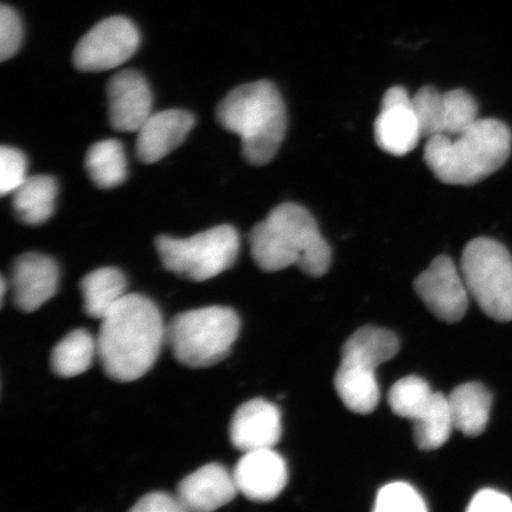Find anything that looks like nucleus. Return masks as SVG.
Here are the masks:
<instances>
[{
  "mask_svg": "<svg viewBox=\"0 0 512 512\" xmlns=\"http://www.w3.org/2000/svg\"><path fill=\"white\" fill-rule=\"evenodd\" d=\"M0 288H2V291H0V296H2V305L4 304V298L6 293V288H8V285H6V280L4 277H2V283H0Z\"/></svg>",
  "mask_w": 512,
  "mask_h": 512,
  "instance_id": "obj_31",
  "label": "nucleus"
},
{
  "mask_svg": "<svg viewBox=\"0 0 512 512\" xmlns=\"http://www.w3.org/2000/svg\"><path fill=\"white\" fill-rule=\"evenodd\" d=\"M240 328L239 315L230 307H202L172 319L166 326V343L184 366L213 367L229 355Z\"/></svg>",
  "mask_w": 512,
  "mask_h": 512,
  "instance_id": "obj_6",
  "label": "nucleus"
},
{
  "mask_svg": "<svg viewBox=\"0 0 512 512\" xmlns=\"http://www.w3.org/2000/svg\"><path fill=\"white\" fill-rule=\"evenodd\" d=\"M156 248L166 270L200 283L234 266L240 252V238L234 227L224 224L189 239L158 236Z\"/></svg>",
  "mask_w": 512,
  "mask_h": 512,
  "instance_id": "obj_7",
  "label": "nucleus"
},
{
  "mask_svg": "<svg viewBox=\"0 0 512 512\" xmlns=\"http://www.w3.org/2000/svg\"><path fill=\"white\" fill-rule=\"evenodd\" d=\"M236 488L249 501L266 503L285 489L287 465L274 448L246 452L233 471Z\"/></svg>",
  "mask_w": 512,
  "mask_h": 512,
  "instance_id": "obj_15",
  "label": "nucleus"
},
{
  "mask_svg": "<svg viewBox=\"0 0 512 512\" xmlns=\"http://www.w3.org/2000/svg\"><path fill=\"white\" fill-rule=\"evenodd\" d=\"M434 395L435 392L424 379L419 376H407L390 389L388 403L400 418L413 421L431 405Z\"/></svg>",
  "mask_w": 512,
  "mask_h": 512,
  "instance_id": "obj_25",
  "label": "nucleus"
},
{
  "mask_svg": "<svg viewBox=\"0 0 512 512\" xmlns=\"http://www.w3.org/2000/svg\"><path fill=\"white\" fill-rule=\"evenodd\" d=\"M83 310L89 317L104 319L127 296L125 274L117 268H99L81 280Z\"/></svg>",
  "mask_w": 512,
  "mask_h": 512,
  "instance_id": "obj_20",
  "label": "nucleus"
},
{
  "mask_svg": "<svg viewBox=\"0 0 512 512\" xmlns=\"http://www.w3.org/2000/svg\"><path fill=\"white\" fill-rule=\"evenodd\" d=\"M460 272L486 316L498 322L512 320V258L502 243L489 238L467 243Z\"/></svg>",
  "mask_w": 512,
  "mask_h": 512,
  "instance_id": "obj_8",
  "label": "nucleus"
},
{
  "mask_svg": "<svg viewBox=\"0 0 512 512\" xmlns=\"http://www.w3.org/2000/svg\"><path fill=\"white\" fill-rule=\"evenodd\" d=\"M28 176V160L22 151L11 146L0 149V194L11 195Z\"/></svg>",
  "mask_w": 512,
  "mask_h": 512,
  "instance_id": "obj_27",
  "label": "nucleus"
},
{
  "mask_svg": "<svg viewBox=\"0 0 512 512\" xmlns=\"http://www.w3.org/2000/svg\"><path fill=\"white\" fill-rule=\"evenodd\" d=\"M132 512H185L177 496L166 492H150L131 508Z\"/></svg>",
  "mask_w": 512,
  "mask_h": 512,
  "instance_id": "obj_30",
  "label": "nucleus"
},
{
  "mask_svg": "<svg viewBox=\"0 0 512 512\" xmlns=\"http://www.w3.org/2000/svg\"><path fill=\"white\" fill-rule=\"evenodd\" d=\"M418 296L435 317L446 323L462 320L469 309V290L462 272L446 255L432 261L414 283Z\"/></svg>",
  "mask_w": 512,
  "mask_h": 512,
  "instance_id": "obj_11",
  "label": "nucleus"
},
{
  "mask_svg": "<svg viewBox=\"0 0 512 512\" xmlns=\"http://www.w3.org/2000/svg\"><path fill=\"white\" fill-rule=\"evenodd\" d=\"M98 357V344L87 330H74L51 352V368L63 379L79 376L92 367Z\"/></svg>",
  "mask_w": 512,
  "mask_h": 512,
  "instance_id": "obj_22",
  "label": "nucleus"
},
{
  "mask_svg": "<svg viewBox=\"0 0 512 512\" xmlns=\"http://www.w3.org/2000/svg\"><path fill=\"white\" fill-rule=\"evenodd\" d=\"M412 422L414 441L420 450L434 451L444 446L454 430L446 396L435 393L431 405Z\"/></svg>",
  "mask_w": 512,
  "mask_h": 512,
  "instance_id": "obj_24",
  "label": "nucleus"
},
{
  "mask_svg": "<svg viewBox=\"0 0 512 512\" xmlns=\"http://www.w3.org/2000/svg\"><path fill=\"white\" fill-rule=\"evenodd\" d=\"M166 326L158 306L143 294H128L101 319L96 344L106 375L118 382H132L155 366Z\"/></svg>",
  "mask_w": 512,
  "mask_h": 512,
  "instance_id": "obj_1",
  "label": "nucleus"
},
{
  "mask_svg": "<svg viewBox=\"0 0 512 512\" xmlns=\"http://www.w3.org/2000/svg\"><path fill=\"white\" fill-rule=\"evenodd\" d=\"M283 433L281 413L272 402L253 399L236 409L230 422V441L243 453L274 448Z\"/></svg>",
  "mask_w": 512,
  "mask_h": 512,
  "instance_id": "obj_16",
  "label": "nucleus"
},
{
  "mask_svg": "<svg viewBox=\"0 0 512 512\" xmlns=\"http://www.w3.org/2000/svg\"><path fill=\"white\" fill-rule=\"evenodd\" d=\"M86 169L99 188L119 187L127 177V159L123 144L115 139L93 144L86 155Z\"/></svg>",
  "mask_w": 512,
  "mask_h": 512,
  "instance_id": "obj_23",
  "label": "nucleus"
},
{
  "mask_svg": "<svg viewBox=\"0 0 512 512\" xmlns=\"http://www.w3.org/2000/svg\"><path fill=\"white\" fill-rule=\"evenodd\" d=\"M512 133L497 119H477L456 136L427 139L425 163L448 185H473L501 169L510 157Z\"/></svg>",
  "mask_w": 512,
  "mask_h": 512,
  "instance_id": "obj_3",
  "label": "nucleus"
},
{
  "mask_svg": "<svg viewBox=\"0 0 512 512\" xmlns=\"http://www.w3.org/2000/svg\"><path fill=\"white\" fill-rule=\"evenodd\" d=\"M57 194L59 187L54 177L31 176L12 192V207L19 220L29 226H40L53 216Z\"/></svg>",
  "mask_w": 512,
  "mask_h": 512,
  "instance_id": "obj_21",
  "label": "nucleus"
},
{
  "mask_svg": "<svg viewBox=\"0 0 512 512\" xmlns=\"http://www.w3.org/2000/svg\"><path fill=\"white\" fill-rule=\"evenodd\" d=\"M374 137L382 151L396 157L406 156L418 146L422 138L420 121L406 88L395 86L384 93Z\"/></svg>",
  "mask_w": 512,
  "mask_h": 512,
  "instance_id": "obj_12",
  "label": "nucleus"
},
{
  "mask_svg": "<svg viewBox=\"0 0 512 512\" xmlns=\"http://www.w3.org/2000/svg\"><path fill=\"white\" fill-rule=\"evenodd\" d=\"M400 343L392 331L363 326L342 348V361L335 375V388L345 407L357 414L375 411L380 388L375 370L398 354Z\"/></svg>",
  "mask_w": 512,
  "mask_h": 512,
  "instance_id": "obj_5",
  "label": "nucleus"
},
{
  "mask_svg": "<svg viewBox=\"0 0 512 512\" xmlns=\"http://www.w3.org/2000/svg\"><path fill=\"white\" fill-rule=\"evenodd\" d=\"M23 24L17 12L8 5L0 8V60L11 59L21 48Z\"/></svg>",
  "mask_w": 512,
  "mask_h": 512,
  "instance_id": "obj_28",
  "label": "nucleus"
},
{
  "mask_svg": "<svg viewBox=\"0 0 512 512\" xmlns=\"http://www.w3.org/2000/svg\"><path fill=\"white\" fill-rule=\"evenodd\" d=\"M220 125L241 138L243 157L256 166L277 155L285 138L286 108L278 88L261 80L233 89L217 106Z\"/></svg>",
  "mask_w": 512,
  "mask_h": 512,
  "instance_id": "obj_4",
  "label": "nucleus"
},
{
  "mask_svg": "<svg viewBox=\"0 0 512 512\" xmlns=\"http://www.w3.org/2000/svg\"><path fill=\"white\" fill-rule=\"evenodd\" d=\"M194 125V115L187 111L151 114L137 132L138 159L145 164L159 162L184 142Z\"/></svg>",
  "mask_w": 512,
  "mask_h": 512,
  "instance_id": "obj_18",
  "label": "nucleus"
},
{
  "mask_svg": "<svg viewBox=\"0 0 512 512\" xmlns=\"http://www.w3.org/2000/svg\"><path fill=\"white\" fill-rule=\"evenodd\" d=\"M376 512H425L424 499L412 485L395 482L384 485L377 494Z\"/></svg>",
  "mask_w": 512,
  "mask_h": 512,
  "instance_id": "obj_26",
  "label": "nucleus"
},
{
  "mask_svg": "<svg viewBox=\"0 0 512 512\" xmlns=\"http://www.w3.org/2000/svg\"><path fill=\"white\" fill-rule=\"evenodd\" d=\"M239 494L233 472L221 464H207L178 484L176 496L185 512H210L224 507Z\"/></svg>",
  "mask_w": 512,
  "mask_h": 512,
  "instance_id": "obj_17",
  "label": "nucleus"
},
{
  "mask_svg": "<svg viewBox=\"0 0 512 512\" xmlns=\"http://www.w3.org/2000/svg\"><path fill=\"white\" fill-rule=\"evenodd\" d=\"M139 44V31L130 19L120 16L106 18L76 44L74 66L81 72H106L130 60Z\"/></svg>",
  "mask_w": 512,
  "mask_h": 512,
  "instance_id": "obj_9",
  "label": "nucleus"
},
{
  "mask_svg": "<svg viewBox=\"0 0 512 512\" xmlns=\"http://www.w3.org/2000/svg\"><path fill=\"white\" fill-rule=\"evenodd\" d=\"M467 511L512 512V499L495 489H483L473 496Z\"/></svg>",
  "mask_w": 512,
  "mask_h": 512,
  "instance_id": "obj_29",
  "label": "nucleus"
},
{
  "mask_svg": "<svg viewBox=\"0 0 512 512\" xmlns=\"http://www.w3.org/2000/svg\"><path fill=\"white\" fill-rule=\"evenodd\" d=\"M59 281V265L50 256L40 253L19 255L11 271V288L17 309L28 313L40 309L55 296Z\"/></svg>",
  "mask_w": 512,
  "mask_h": 512,
  "instance_id": "obj_13",
  "label": "nucleus"
},
{
  "mask_svg": "<svg viewBox=\"0 0 512 512\" xmlns=\"http://www.w3.org/2000/svg\"><path fill=\"white\" fill-rule=\"evenodd\" d=\"M413 101L425 139L456 136L478 119L477 101L464 89L440 92L426 86L413 96Z\"/></svg>",
  "mask_w": 512,
  "mask_h": 512,
  "instance_id": "obj_10",
  "label": "nucleus"
},
{
  "mask_svg": "<svg viewBox=\"0 0 512 512\" xmlns=\"http://www.w3.org/2000/svg\"><path fill=\"white\" fill-rule=\"evenodd\" d=\"M454 430L467 437H478L490 419L492 395L482 383L460 384L448 396Z\"/></svg>",
  "mask_w": 512,
  "mask_h": 512,
  "instance_id": "obj_19",
  "label": "nucleus"
},
{
  "mask_svg": "<svg viewBox=\"0 0 512 512\" xmlns=\"http://www.w3.org/2000/svg\"><path fill=\"white\" fill-rule=\"evenodd\" d=\"M249 245L262 271L278 272L291 266L310 277H323L331 265V248L306 208L284 203L252 229Z\"/></svg>",
  "mask_w": 512,
  "mask_h": 512,
  "instance_id": "obj_2",
  "label": "nucleus"
},
{
  "mask_svg": "<svg viewBox=\"0 0 512 512\" xmlns=\"http://www.w3.org/2000/svg\"><path fill=\"white\" fill-rule=\"evenodd\" d=\"M108 115L111 125L121 132H138L152 114L149 83L137 70L115 74L107 85Z\"/></svg>",
  "mask_w": 512,
  "mask_h": 512,
  "instance_id": "obj_14",
  "label": "nucleus"
}]
</instances>
